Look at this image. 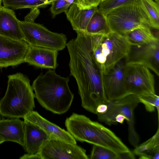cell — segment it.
I'll return each instance as SVG.
<instances>
[{
	"label": "cell",
	"instance_id": "cell-1",
	"mask_svg": "<svg viewBox=\"0 0 159 159\" xmlns=\"http://www.w3.org/2000/svg\"><path fill=\"white\" fill-rule=\"evenodd\" d=\"M76 33V37L66 45L70 56V74L76 80L82 106L96 114L98 106L108 102L104 91L102 74L93 58L91 35L82 32Z\"/></svg>",
	"mask_w": 159,
	"mask_h": 159
},
{
	"label": "cell",
	"instance_id": "cell-2",
	"mask_svg": "<svg viewBox=\"0 0 159 159\" xmlns=\"http://www.w3.org/2000/svg\"><path fill=\"white\" fill-rule=\"evenodd\" d=\"M69 77H62L49 69L41 73L33 82L34 97L40 104L52 113L61 115L70 108L74 94L69 88Z\"/></svg>",
	"mask_w": 159,
	"mask_h": 159
},
{
	"label": "cell",
	"instance_id": "cell-3",
	"mask_svg": "<svg viewBox=\"0 0 159 159\" xmlns=\"http://www.w3.org/2000/svg\"><path fill=\"white\" fill-rule=\"evenodd\" d=\"M68 131L76 140L108 148L118 153L130 151L112 131L85 115L73 113L65 120Z\"/></svg>",
	"mask_w": 159,
	"mask_h": 159
},
{
	"label": "cell",
	"instance_id": "cell-4",
	"mask_svg": "<svg viewBox=\"0 0 159 159\" xmlns=\"http://www.w3.org/2000/svg\"><path fill=\"white\" fill-rule=\"evenodd\" d=\"M8 78L5 94L0 101V115L10 118H23L35 107L30 80L20 72L9 75Z\"/></svg>",
	"mask_w": 159,
	"mask_h": 159
},
{
	"label": "cell",
	"instance_id": "cell-5",
	"mask_svg": "<svg viewBox=\"0 0 159 159\" xmlns=\"http://www.w3.org/2000/svg\"><path fill=\"white\" fill-rule=\"evenodd\" d=\"M91 36L93 58L101 74H107L127 57L131 44L126 36L111 31Z\"/></svg>",
	"mask_w": 159,
	"mask_h": 159
},
{
	"label": "cell",
	"instance_id": "cell-6",
	"mask_svg": "<svg viewBox=\"0 0 159 159\" xmlns=\"http://www.w3.org/2000/svg\"><path fill=\"white\" fill-rule=\"evenodd\" d=\"M105 16L111 31L123 36H126L131 31L138 28L147 26L151 28L138 0H133L115 8Z\"/></svg>",
	"mask_w": 159,
	"mask_h": 159
},
{
	"label": "cell",
	"instance_id": "cell-7",
	"mask_svg": "<svg viewBox=\"0 0 159 159\" xmlns=\"http://www.w3.org/2000/svg\"><path fill=\"white\" fill-rule=\"evenodd\" d=\"M139 103L137 96L129 95L119 99L108 102L106 110L103 113L97 114L99 121L108 125H116L115 119L118 115L124 116L127 118L128 126L129 141L134 148L139 145V139L135 129L134 113Z\"/></svg>",
	"mask_w": 159,
	"mask_h": 159
},
{
	"label": "cell",
	"instance_id": "cell-8",
	"mask_svg": "<svg viewBox=\"0 0 159 159\" xmlns=\"http://www.w3.org/2000/svg\"><path fill=\"white\" fill-rule=\"evenodd\" d=\"M20 22L25 41L28 44L58 51L66 47L67 38L65 34L52 32L43 25L34 22L24 20Z\"/></svg>",
	"mask_w": 159,
	"mask_h": 159
},
{
	"label": "cell",
	"instance_id": "cell-9",
	"mask_svg": "<svg viewBox=\"0 0 159 159\" xmlns=\"http://www.w3.org/2000/svg\"><path fill=\"white\" fill-rule=\"evenodd\" d=\"M125 84L128 95L139 96L155 93L154 75L148 68L142 65L126 64Z\"/></svg>",
	"mask_w": 159,
	"mask_h": 159
},
{
	"label": "cell",
	"instance_id": "cell-10",
	"mask_svg": "<svg viewBox=\"0 0 159 159\" xmlns=\"http://www.w3.org/2000/svg\"><path fill=\"white\" fill-rule=\"evenodd\" d=\"M41 159H88L86 150L76 144L51 138L38 152Z\"/></svg>",
	"mask_w": 159,
	"mask_h": 159
},
{
	"label": "cell",
	"instance_id": "cell-11",
	"mask_svg": "<svg viewBox=\"0 0 159 159\" xmlns=\"http://www.w3.org/2000/svg\"><path fill=\"white\" fill-rule=\"evenodd\" d=\"M126 64L142 65L159 76V40L149 43L131 44L126 57Z\"/></svg>",
	"mask_w": 159,
	"mask_h": 159
},
{
	"label": "cell",
	"instance_id": "cell-12",
	"mask_svg": "<svg viewBox=\"0 0 159 159\" xmlns=\"http://www.w3.org/2000/svg\"><path fill=\"white\" fill-rule=\"evenodd\" d=\"M126 57L119 61L109 72L102 74V80L107 101L122 98L128 95L125 84Z\"/></svg>",
	"mask_w": 159,
	"mask_h": 159
},
{
	"label": "cell",
	"instance_id": "cell-13",
	"mask_svg": "<svg viewBox=\"0 0 159 159\" xmlns=\"http://www.w3.org/2000/svg\"><path fill=\"white\" fill-rule=\"evenodd\" d=\"M29 44L0 36V68L15 66L25 62Z\"/></svg>",
	"mask_w": 159,
	"mask_h": 159
},
{
	"label": "cell",
	"instance_id": "cell-14",
	"mask_svg": "<svg viewBox=\"0 0 159 159\" xmlns=\"http://www.w3.org/2000/svg\"><path fill=\"white\" fill-rule=\"evenodd\" d=\"M57 50L29 44L25 62L37 67L55 70L58 64Z\"/></svg>",
	"mask_w": 159,
	"mask_h": 159
},
{
	"label": "cell",
	"instance_id": "cell-15",
	"mask_svg": "<svg viewBox=\"0 0 159 159\" xmlns=\"http://www.w3.org/2000/svg\"><path fill=\"white\" fill-rule=\"evenodd\" d=\"M20 21L12 9L0 6V36L17 40H25Z\"/></svg>",
	"mask_w": 159,
	"mask_h": 159
},
{
	"label": "cell",
	"instance_id": "cell-16",
	"mask_svg": "<svg viewBox=\"0 0 159 159\" xmlns=\"http://www.w3.org/2000/svg\"><path fill=\"white\" fill-rule=\"evenodd\" d=\"M23 118L40 128L51 138L61 139L73 144L77 143L76 140L68 131L47 120L36 111H32Z\"/></svg>",
	"mask_w": 159,
	"mask_h": 159
},
{
	"label": "cell",
	"instance_id": "cell-17",
	"mask_svg": "<svg viewBox=\"0 0 159 159\" xmlns=\"http://www.w3.org/2000/svg\"><path fill=\"white\" fill-rule=\"evenodd\" d=\"M24 144L28 154L38 152L51 138L50 136L37 125L24 120Z\"/></svg>",
	"mask_w": 159,
	"mask_h": 159
},
{
	"label": "cell",
	"instance_id": "cell-18",
	"mask_svg": "<svg viewBox=\"0 0 159 159\" xmlns=\"http://www.w3.org/2000/svg\"><path fill=\"white\" fill-rule=\"evenodd\" d=\"M0 137L4 141L24 144V122L19 118L0 120Z\"/></svg>",
	"mask_w": 159,
	"mask_h": 159
},
{
	"label": "cell",
	"instance_id": "cell-19",
	"mask_svg": "<svg viewBox=\"0 0 159 159\" xmlns=\"http://www.w3.org/2000/svg\"><path fill=\"white\" fill-rule=\"evenodd\" d=\"M97 7L81 9L76 4L73 3L65 13L73 29L76 32L85 33L91 18L98 10Z\"/></svg>",
	"mask_w": 159,
	"mask_h": 159
},
{
	"label": "cell",
	"instance_id": "cell-20",
	"mask_svg": "<svg viewBox=\"0 0 159 159\" xmlns=\"http://www.w3.org/2000/svg\"><path fill=\"white\" fill-rule=\"evenodd\" d=\"M133 153L141 159H159V127L150 138L134 148Z\"/></svg>",
	"mask_w": 159,
	"mask_h": 159
},
{
	"label": "cell",
	"instance_id": "cell-21",
	"mask_svg": "<svg viewBox=\"0 0 159 159\" xmlns=\"http://www.w3.org/2000/svg\"><path fill=\"white\" fill-rule=\"evenodd\" d=\"M152 29H159V4L154 0H138Z\"/></svg>",
	"mask_w": 159,
	"mask_h": 159
},
{
	"label": "cell",
	"instance_id": "cell-22",
	"mask_svg": "<svg viewBox=\"0 0 159 159\" xmlns=\"http://www.w3.org/2000/svg\"><path fill=\"white\" fill-rule=\"evenodd\" d=\"M131 44H143L159 40L152 31V29L144 26L131 31L126 36Z\"/></svg>",
	"mask_w": 159,
	"mask_h": 159
},
{
	"label": "cell",
	"instance_id": "cell-23",
	"mask_svg": "<svg viewBox=\"0 0 159 159\" xmlns=\"http://www.w3.org/2000/svg\"><path fill=\"white\" fill-rule=\"evenodd\" d=\"M111 31L106 16L97 10L91 18L85 33L91 35L105 34Z\"/></svg>",
	"mask_w": 159,
	"mask_h": 159
},
{
	"label": "cell",
	"instance_id": "cell-24",
	"mask_svg": "<svg viewBox=\"0 0 159 159\" xmlns=\"http://www.w3.org/2000/svg\"><path fill=\"white\" fill-rule=\"evenodd\" d=\"M3 6L12 9L44 8L48 4L40 0H2Z\"/></svg>",
	"mask_w": 159,
	"mask_h": 159
},
{
	"label": "cell",
	"instance_id": "cell-25",
	"mask_svg": "<svg viewBox=\"0 0 159 159\" xmlns=\"http://www.w3.org/2000/svg\"><path fill=\"white\" fill-rule=\"evenodd\" d=\"M89 158L91 159H120V153L107 148L93 145Z\"/></svg>",
	"mask_w": 159,
	"mask_h": 159
},
{
	"label": "cell",
	"instance_id": "cell-26",
	"mask_svg": "<svg viewBox=\"0 0 159 159\" xmlns=\"http://www.w3.org/2000/svg\"><path fill=\"white\" fill-rule=\"evenodd\" d=\"M140 103L144 106L146 111L149 112L157 110L159 120V97L155 93L137 96Z\"/></svg>",
	"mask_w": 159,
	"mask_h": 159
},
{
	"label": "cell",
	"instance_id": "cell-27",
	"mask_svg": "<svg viewBox=\"0 0 159 159\" xmlns=\"http://www.w3.org/2000/svg\"><path fill=\"white\" fill-rule=\"evenodd\" d=\"M134 0H104L98 6V10L106 16L113 9Z\"/></svg>",
	"mask_w": 159,
	"mask_h": 159
},
{
	"label": "cell",
	"instance_id": "cell-28",
	"mask_svg": "<svg viewBox=\"0 0 159 159\" xmlns=\"http://www.w3.org/2000/svg\"><path fill=\"white\" fill-rule=\"evenodd\" d=\"M50 10L52 18L58 14L66 12L71 4L65 0H52Z\"/></svg>",
	"mask_w": 159,
	"mask_h": 159
},
{
	"label": "cell",
	"instance_id": "cell-29",
	"mask_svg": "<svg viewBox=\"0 0 159 159\" xmlns=\"http://www.w3.org/2000/svg\"><path fill=\"white\" fill-rule=\"evenodd\" d=\"M100 0H77L75 4L81 9H87L93 7H97Z\"/></svg>",
	"mask_w": 159,
	"mask_h": 159
},
{
	"label": "cell",
	"instance_id": "cell-30",
	"mask_svg": "<svg viewBox=\"0 0 159 159\" xmlns=\"http://www.w3.org/2000/svg\"><path fill=\"white\" fill-rule=\"evenodd\" d=\"M39 8H33L30 9V11L25 17L24 21L28 22H34L35 19L40 14Z\"/></svg>",
	"mask_w": 159,
	"mask_h": 159
},
{
	"label": "cell",
	"instance_id": "cell-31",
	"mask_svg": "<svg viewBox=\"0 0 159 159\" xmlns=\"http://www.w3.org/2000/svg\"><path fill=\"white\" fill-rule=\"evenodd\" d=\"M21 159H41L39 155L38 152L34 154H25L20 157Z\"/></svg>",
	"mask_w": 159,
	"mask_h": 159
},
{
	"label": "cell",
	"instance_id": "cell-32",
	"mask_svg": "<svg viewBox=\"0 0 159 159\" xmlns=\"http://www.w3.org/2000/svg\"><path fill=\"white\" fill-rule=\"evenodd\" d=\"M125 120H126L127 118L121 114L118 115L115 119V124H116L118 123L123 124Z\"/></svg>",
	"mask_w": 159,
	"mask_h": 159
},
{
	"label": "cell",
	"instance_id": "cell-33",
	"mask_svg": "<svg viewBox=\"0 0 159 159\" xmlns=\"http://www.w3.org/2000/svg\"><path fill=\"white\" fill-rule=\"evenodd\" d=\"M71 4L75 3L77 0H65Z\"/></svg>",
	"mask_w": 159,
	"mask_h": 159
},
{
	"label": "cell",
	"instance_id": "cell-34",
	"mask_svg": "<svg viewBox=\"0 0 159 159\" xmlns=\"http://www.w3.org/2000/svg\"><path fill=\"white\" fill-rule=\"evenodd\" d=\"M43 1L48 5L51 4L52 0H40Z\"/></svg>",
	"mask_w": 159,
	"mask_h": 159
},
{
	"label": "cell",
	"instance_id": "cell-35",
	"mask_svg": "<svg viewBox=\"0 0 159 159\" xmlns=\"http://www.w3.org/2000/svg\"><path fill=\"white\" fill-rule=\"evenodd\" d=\"M4 142V140L0 137V144L3 143Z\"/></svg>",
	"mask_w": 159,
	"mask_h": 159
},
{
	"label": "cell",
	"instance_id": "cell-36",
	"mask_svg": "<svg viewBox=\"0 0 159 159\" xmlns=\"http://www.w3.org/2000/svg\"><path fill=\"white\" fill-rule=\"evenodd\" d=\"M157 2L159 3V0H154Z\"/></svg>",
	"mask_w": 159,
	"mask_h": 159
},
{
	"label": "cell",
	"instance_id": "cell-37",
	"mask_svg": "<svg viewBox=\"0 0 159 159\" xmlns=\"http://www.w3.org/2000/svg\"><path fill=\"white\" fill-rule=\"evenodd\" d=\"M1 2L2 1L1 0H0V6H1Z\"/></svg>",
	"mask_w": 159,
	"mask_h": 159
},
{
	"label": "cell",
	"instance_id": "cell-38",
	"mask_svg": "<svg viewBox=\"0 0 159 159\" xmlns=\"http://www.w3.org/2000/svg\"><path fill=\"white\" fill-rule=\"evenodd\" d=\"M1 117H0V120H1Z\"/></svg>",
	"mask_w": 159,
	"mask_h": 159
},
{
	"label": "cell",
	"instance_id": "cell-39",
	"mask_svg": "<svg viewBox=\"0 0 159 159\" xmlns=\"http://www.w3.org/2000/svg\"><path fill=\"white\" fill-rule=\"evenodd\" d=\"M103 0H102L101 1H103Z\"/></svg>",
	"mask_w": 159,
	"mask_h": 159
},
{
	"label": "cell",
	"instance_id": "cell-40",
	"mask_svg": "<svg viewBox=\"0 0 159 159\" xmlns=\"http://www.w3.org/2000/svg\"><path fill=\"white\" fill-rule=\"evenodd\" d=\"M100 0V1H101H101H102V0Z\"/></svg>",
	"mask_w": 159,
	"mask_h": 159
},
{
	"label": "cell",
	"instance_id": "cell-41",
	"mask_svg": "<svg viewBox=\"0 0 159 159\" xmlns=\"http://www.w3.org/2000/svg\"><path fill=\"white\" fill-rule=\"evenodd\" d=\"M1 0L2 1V0Z\"/></svg>",
	"mask_w": 159,
	"mask_h": 159
}]
</instances>
